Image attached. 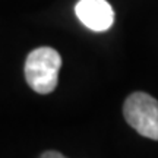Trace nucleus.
I'll use <instances>...</instances> for the list:
<instances>
[{
    "label": "nucleus",
    "mask_w": 158,
    "mask_h": 158,
    "mask_svg": "<svg viewBox=\"0 0 158 158\" xmlns=\"http://www.w3.org/2000/svg\"><path fill=\"white\" fill-rule=\"evenodd\" d=\"M62 152H57V151H47V152H43L41 154V158H63Z\"/></svg>",
    "instance_id": "nucleus-4"
},
{
    "label": "nucleus",
    "mask_w": 158,
    "mask_h": 158,
    "mask_svg": "<svg viewBox=\"0 0 158 158\" xmlns=\"http://www.w3.org/2000/svg\"><path fill=\"white\" fill-rule=\"evenodd\" d=\"M126 122L139 133L158 141V101L147 92L130 94L123 106Z\"/></svg>",
    "instance_id": "nucleus-2"
},
{
    "label": "nucleus",
    "mask_w": 158,
    "mask_h": 158,
    "mask_svg": "<svg viewBox=\"0 0 158 158\" xmlns=\"http://www.w3.org/2000/svg\"><path fill=\"white\" fill-rule=\"evenodd\" d=\"M62 57L51 47H38L28 54L23 66L25 79L37 94H50L59 82Z\"/></svg>",
    "instance_id": "nucleus-1"
},
{
    "label": "nucleus",
    "mask_w": 158,
    "mask_h": 158,
    "mask_svg": "<svg viewBox=\"0 0 158 158\" xmlns=\"http://www.w3.org/2000/svg\"><path fill=\"white\" fill-rule=\"evenodd\" d=\"M75 13L86 28L95 32L110 29L114 21L113 7L107 0H79Z\"/></svg>",
    "instance_id": "nucleus-3"
}]
</instances>
